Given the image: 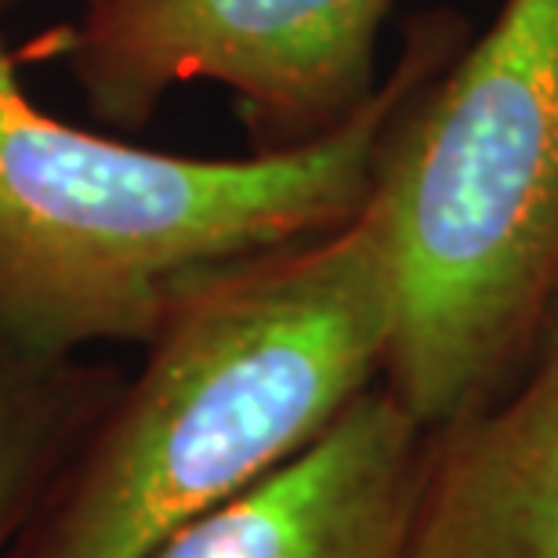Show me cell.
<instances>
[{"label": "cell", "instance_id": "obj_1", "mask_svg": "<svg viewBox=\"0 0 558 558\" xmlns=\"http://www.w3.org/2000/svg\"><path fill=\"white\" fill-rule=\"evenodd\" d=\"M392 323V262L371 204L330 232L199 276L4 558H156L371 392Z\"/></svg>", "mask_w": 558, "mask_h": 558}, {"label": "cell", "instance_id": "obj_2", "mask_svg": "<svg viewBox=\"0 0 558 558\" xmlns=\"http://www.w3.org/2000/svg\"><path fill=\"white\" fill-rule=\"evenodd\" d=\"M468 37L457 11H421L349 124L243 160L156 153L54 120L0 40V333L51 355L145 344L199 276L352 221L399 102Z\"/></svg>", "mask_w": 558, "mask_h": 558}, {"label": "cell", "instance_id": "obj_3", "mask_svg": "<svg viewBox=\"0 0 558 558\" xmlns=\"http://www.w3.org/2000/svg\"><path fill=\"white\" fill-rule=\"evenodd\" d=\"M366 204L396 294L381 385L439 432L515 377L558 301V0H500L410 87Z\"/></svg>", "mask_w": 558, "mask_h": 558}, {"label": "cell", "instance_id": "obj_4", "mask_svg": "<svg viewBox=\"0 0 558 558\" xmlns=\"http://www.w3.org/2000/svg\"><path fill=\"white\" fill-rule=\"evenodd\" d=\"M392 0H92L26 54L70 70L87 109L138 131L167 92L226 87L251 153L301 149L381 87L377 37Z\"/></svg>", "mask_w": 558, "mask_h": 558}, {"label": "cell", "instance_id": "obj_5", "mask_svg": "<svg viewBox=\"0 0 558 558\" xmlns=\"http://www.w3.org/2000/svg\"><path fill=\"white\" fill-rule=\"evenodd\" d=\"M428 432L377 381L344 414L156 558H407Z\"/></svg>", "mask_w": 558, "mask_h": 558}, {"label": "cell", "instance_id": "obj_6", "mask_svg": "<svg viewBox=\"0 0 558 558\" xmlns=\"http://www.w3.org/2000/svg\"><path fill=\"white\" fill-rule=\"evenodd\" d=\"M407 558H558V301L515 377L428 432Z\"/></svg>", "mask_w": 558, "mask_h": 558}, {"label": "cell", "instance_id": "obj_7", "mask_svg": "<svg viewBox=\"0 0 558 558\" xmlns=\"http://www.w3.org/2000/svg\"><path fill=\"white\" fill-rule=\"evenodd\" d=\"M120 381L109 363L33 352L0 333V558Z\"/></svg>", "mask_w": 558, "mask_h": 558}, {"label": "cell", "instance_id": "obj_8", "mask_svg": "<svg viewBox=\"0 0 558 558\" xmlns=\"http://www.w3.org/2000/svg\"><path fill=\"white\" fill-rule=\"evenodd\" d=\"M11 4H15V0H0V15H4V11H8Z\"/></svg>", "mask_w": 558, "mask_h": 558}, {"label": "cell", "instance_id": "obj_9", "mask_svg": "<svg viewBox=\"0 0 558 558\" xmlns=\"http://www.w3.org/2000/svg\"><path fill=\"white\" fill-rule=\"evenodd\" d=\"M84 4H92V0H84Z\"/></svg>", "mask_w": 558, "mask_h": 558}]
</instances>
